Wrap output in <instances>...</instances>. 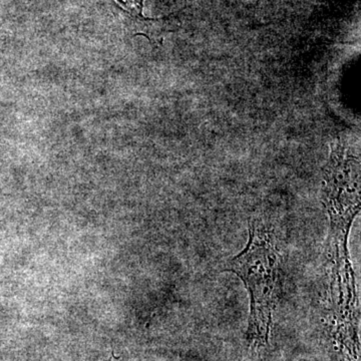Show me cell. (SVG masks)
<instances>
[{
    "mask_svg": "<svg viewBox=\"0 0 361 361\" xmlns=\"http://www.w3.org/2000/svg\"><path fill=\"white\" fill-rule=\"evenodd\" d=\"M123 11L134 16V18H142L146 20L142 16V7H144V1L142 0H114Z\"/></svg>",
    "mask_w": 361,
    "mask_h": 361,
    "instance_id": "7a4b0ae2",
    "label": "cell"
},
{
    "mask_svg": "<svg viewBox=\"0 0 361 361\" xmlns=\"http://www.w3.org/2000/svg\"><path fill=\"white\" fill-rule=\"evenodd\" d=\"M226 270L243 281L250 297L247 341L252 348H264L269 343L281 273L274 239L264 225L257 222L249 224L248 243L228 262Z\"/></svg>",
    "mask_w": 361,
    "mask_h": 361,
    "instance_id": "6da1fadb",
    "label": "cell"
}]
</instances>
